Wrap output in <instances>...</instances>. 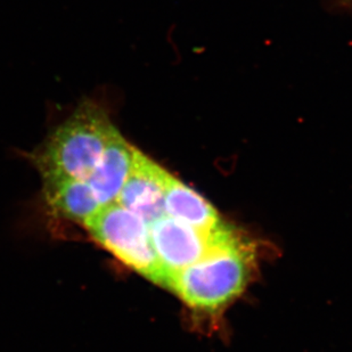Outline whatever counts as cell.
I'll return each instance as SVG.
<instances>
[{
	"label": "cell",
	"instance_id": "obj_1",
	"mask_svg": "<svg viewBox=\"0 0 352 352\" xmlns=\"http://www.w3.org/2000/svg\"><path fill=\"white\" fill-rule=\"evenodd\" d=\"M117 130L104 107L82 102L34 154L43 183L88 179Z\"/></svg>",
	"mask_w": 352,
	"mask_h": 352
},
{
	"label": "cell",
	"instance_id": "obj_2",
	"mask_svg": "<svg viewBox=\"0 0 352 352\" xmlns=\"http://www.w3.org/2000/svg\"><path fill=\"white\" fill-rule=\"evenodd\" d=\"M252 252L235 233L208 256L175 276L170 289L193 309L216 311L245 289Z\"/></svg>",
	"mask_w": 352,
	"mask_h": 352
},
{
	"label": "cell",
	"instance_id": "obj_3",
	"mask_svg": "<svg viewBox=\"0 0 352 352\" xmlns=\"http://www.w3.org/2000/svg\"><path fill=\"white\" fill-rule=\"evenodd\" d=\"M85 227L121 263L166 287V276L151 239L150 225L143 218L113 202L102 206Z\"/></svg>",
	"mask_w": 352,
	"mask_h": 352
},
{
	"label": "cell",
	"instance_id": "obj_4",
	"mask_svg": "<svg viewBox=\"0 0 352 352\" xmlns=\"http://www.w3.org/2000/svg\"><path fill=\"white\" fill-rule=\"evenodd\" d=\"M234 233L226 225L214 232H203L168 214L151 223V239L166 276V289L177 274L203 259Z\"/></svg>",
	"mask_w": 352,
	"mask_h": 352
},
{
	"label": "cell",
	"instance_id": "obj_5",
	"mask_svg": "<svg viewBox=\"0 0 352 352\" xmlns=\"http://www.w3.org/2000/svg\"><path fill=\"white\" fill-rule=\"evenodd\" d=\"M169 176L159 163L135 147L133 166L117 202L151 225L166 214L164 199Z\"/></svg>",
	"mask_w": 352,
	"mask_h": 352
},
{
	"label": "cell",
	"instance_id": "obj_6",
	"mask_svg": "<svg viewBox=\"0 0 352 352\" xmlns=\"http://www.w3.org/2000/svg\"><path fill=\"white\" fill-rule=\"evenodd\" d=\"M135 146L126 142L119 130L104 150L100 161L87 179L100 206L117 202L120 192L133 166Z\"/></svg>",
	"mask_w": 352,
	"mask_h": 352
},
{
	"label": "cell",
	"instance_id": "obj_7",
	"mask_svg": "<svg viewBox=\"0 0 352 352\" xmlns=\"http://www.w3.org/2000/svg\"><path fill=\"white\" fill-rule=\"evenodd\" d=\"M166 214L203 232L225 226L219 214L204 197L170 175L166 183Z\"/></svg>",
	"mask_w": 352,
	"mask_h": 352
},
{
	"label": "cell",
	"instance_id": "obj_8",
	"mask_svg": "<svg viewBox=\"0 0 352 352\" xmlns=\"http://www.w3.org/2000/svg\"><path fill=\"white\" fill-rule=\"evenodd\" d=\"M43 192L47 202L57 214L83 226L102 208L87 180L47 182L43 183Z\"/></svg>",
	"mask_w": 352,
	"mask_h": 352
}]
</instances>
